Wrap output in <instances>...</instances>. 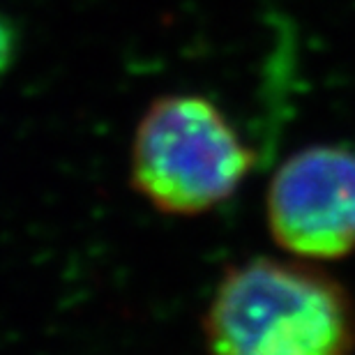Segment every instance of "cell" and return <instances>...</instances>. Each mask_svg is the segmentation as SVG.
I'll return each instance as SVG.
<instances>
[{"label":"cell","mask_w":355,"mask_h":355,"mask_svg":"<svg viewBox=\"0 0 355 355\" xmlns=\"http://www.w3.org/2000/svg\"><path fill=\"white\" fill-rule=\"evenodd\" d=\"M203 332L210 355H351L355 302L309 263L250 259L224 272Z\"/></svg>","instance_id":"cell-1"},{"label":"cell","mask_w":355,"mask_h":355,"mask_svg":"<svg viewBox=\"0 0 355 355\" xmlns=\"http://www.w3.org/2000/svg\"><path fill=\"white\" fill-rule=\"evenodd\" d=\"M268 226L284 252L309 261L355 252V150L307 146L270 180Z\"/></svg>","instance_id":"cell-3"},{"label":"cell","mask_w":355,"mask_h":355,"mask_svg":"<svg viewBox=\"0 0 355 355\" xmlns=\"http://www.w3.org/2000/svg\"><path fill=\"white\" fill-rule=\"evenodd\" d=\"M19 31L17 26L12 24L10 17H5L0 12V83L7 76V72L14 67L17 62V55H19Z\"/></svg>","instance_id":"cell-4"},{"label":"cell","mask_w":355,"mask_h":355,"mask_svg":"<svg viewBox=\"0 0 355 355\" xmlns=\"http://www.w3.org/2000/svg\"><path fill=\"white\" fill-rule=\"evenodd\" d=\"M254 162L217 104L198 95H164L134 132L132 184L166 215H201L236 194Z\"/></svg>","instance_id":"cell-2"}]
</instances>
